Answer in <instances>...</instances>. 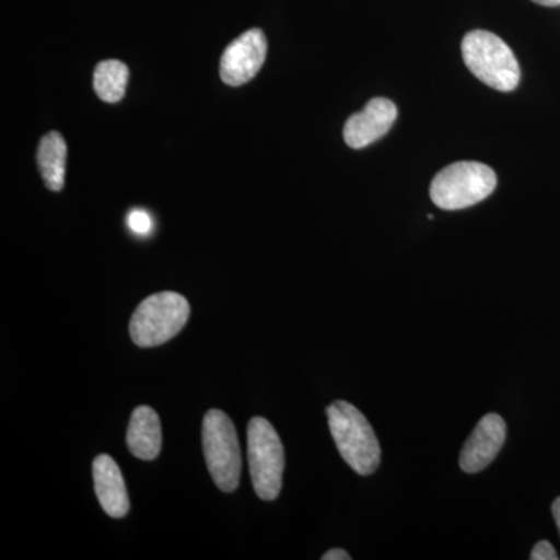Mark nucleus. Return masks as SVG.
<instances>
[{"instance_id": "nucleus-1", "label": "nucleus", "mask_w": 560, "mask_h": 560, "mask_svg": "<svg viewBox=\"0 0 560 560\" xmlns=\"http://www.w3.org/2000/svg\"><path fill=\"white\" fill-rule=\"evenodd\" d=\"M329 429L342 459L361 477L374 474L381 466V444L363 412L345 400L327 408Z\"/></svg>"}, {"instance_id": "nucleus-2", "label": "nucleus", "mask_w": 560, "mask_h": 560, "mask_svg": "<svg viewBox=\"0 0 560 560\" xmlns=\"http://www.w3.org/2000/svg\"><path fill=\"white\" fill-rule=\"evenodd\" d=\"M467 69L492 90L511 92L521 83V66L511 47L500 36L474 31L460 44Z\"/></svg>"}, {"instance_id": "nucleus-3", "label": "nucleus", "mask_w": 560, "mask_h": 560, "mask_svg": "<svg viewBox=\"0 0 560 560\" xmlns=\"http://www.w3.org/2000/svg\"><path fill=\"white\" fill-rule=\"evenodd\" d=\"M190 305L175 291H161L140 302L132 313L130 335L139 348H156L175 338L187 324Z\"/></svg>"}, {"instance_id": "nucleus-4", "label": "nucleus", "mask_w": 560, "mask_h": 560, "mask_svg": "<svg viewBox=\"0 0 560 560\" xmlns=\"http://www.w3.org/2000/svg\"><path fill=\"white\" fill-rule=\"evenodd\" d=\"M497 187V175L481 162H456L431 180L430 198L444 210H460L485 201Z\"/></svg>"}, {"instance_id": "nucleus-5", "label": "nucleus", "mask_w": 560, "mask_h": 560, "mask_svg": "<svg viewBox=\"0 0 560 560\" xmlns=\"http://www.w3.org/2000/svg\"><path fill=\"white\" fill-rule=\"evenodd\" d=\"M202 448L210 477L223 492H234L242 475L237 431L226 412L210 410L202 419Z\"/></svg>"}, {"instance_id": "nucleus-6", "label": "nucleus", "mask_w": 560, "mask_h": 560, "mask_svg": "<svg viewBox=\"0 0 560 560\" xmlns=\"http://www.w3.org/2000/svg\"><path fill=\"white\" fill-rule=\"evenodd\" d=\"M250 481L261 500L278 499L282 489L285 455L278 431L264 418L250 419L248 425Z\"/></svg>"}, {"instance_id": "nucleus-7", "label": "nucleus", "mask_w": 560, "mask_h": 560, "mask_svg": "<svg viewBox=\"0 0 560 560\" xmlns=\"http://www.w3.org/2000/svg\"><path fill=\"white\" fill-rule=\"evenodd\" d=\"M267 54V36L260 28H250L224 50L220 62L221 80L230 86H243L259 73Z\"/></svg>"}, {"instance_id": "nucleus-8", "label": "nucleus", "mask_w": 560, "mask_h": 560, "mask_svg": "<svg viewBox=\"0 0 560 560\" xmlns=\"http://www.w3.org/2000/svg\"><path fill=\"white\" fill-rule=\"evenodd\" d=\"M506 441V422L499 415H486L471 431L459 456L460 469L478 474L497 458Z\"/></svg>"}, {"instance_id": "nucleus-9", "label": "nucleus", "mask_w": 560, "mask_h": 560, "mask_svg": "<svg viewBox=\"0 0 560 560\" xmlns=\"http://www.w3.org/2000/svg\"><path fill=\"white\" fill-rule=\"evenodd\" d=\"M396 120L397 106L393 102L382 97L372 98L363 110L349 117L342 136L350 149H364L382 139Z\"/></svg>"}, {"instance_id": "nucleus-10", "label": "nucleus", "mask_w": 560, "mask_h": 560, "mask_svg": "<svg viewBox=\"0 0 560 560\" xmlns=\"http://www.w3.org/2000/svg\"><path fill=\"white\" fill-rule=\"evenodd\" d=\"M95 493L103 511L113 518H121L130 511L127 485L121 477L120 467L109 455H101L92 464Z\"/></svg>"}, {"instance_id": "nucleus-11", "label": "nucleus", "mask_w": 560, "mask_h": 560, "mask_svg": "<svg viewBox=\"0 0 560 560\" xmlns=\"http://www.w3.org/2000/svg\"><path fill=\"white\" fill-rule=\"evenodd\" d=\"M127 444L136 458L151 460L160 456L162 447L161 420L153 408L142 405L132 412Z\"/></svg>"}, {"instance_id": "nucleus-12", "label": "nucleus", "mask_w": 560, "mask_h": 560, "mask_svg": "<svg viewBox=\"0 0 560 560\" xmlns=\"http://www.w3.org/2000/svg\"><path fill=\"white\" fill-rule=\"evenodd\" d=\"M36 161L47 189L60 191L65 187L68 161V145L60 132L50 131L40 139Z\"/></svg>"}, {"instance_id": "nucleus-13", "label": "nucleus", "mask_w": 560, "mask_h": 560, "mask_svg": "<svg viewBox=\"0 0 560 560\" xmlns=\"http://www.w3.org/2000/svg\"><path fill=\"white\" fill-rule=\"evenodd\" d=\"M130 70L125 62L106 60L98 62L94 72V91L101 101L117 103L125 97Z\"/></svg>"}, {"instance_id": "nucleus-14", "label": "nucleus", "mask_w": 560, "mask_h": 560, "mask_svg": "<svg viewBox=\"0 0 560 560\" xmlns=\"http://www.w3.org/2000/svg\"><path fill=\"white\" fill-rule=\"evenodd\" d=\"M128 228L135 234L147 235L153 230V220L145 210L135 209L128 213Z\"/></svg>"}, {"instance_id": "nucleus-15", "label": "nucleus", "mask_w": 560, "mask_h": 560, "mask_svg": "<svg viewBox=\"0 0 560 560\" xmlns=\"http://www.w3.org/2000/svg\"><path fill=\"white\" fill-rule=\"evenodd\" d=\"M530 559L558 560L559 556L558 552H556L555 548H552L550 541L540 540L539 544H537L536 547L533 548V551H530Z\"/></svg>"}, {"instance_id": "nucleus-16", "label": "nucleus", "mask_w": 560, "mask_h": 560, "mask_svg": "<svg viewBox=\"0 0 560 560\" xmlns=\"http://www.w3.org/2000/svg\"><path fill=\"white\" fill-rule=\"evenodd\" d=\"M350 556L345 550H340V548H335V550L327 551L326 555L323 556V560H349Z\"/></svg>"}, {"instance_id": "nucleus-17", "label": "nucleus", "mask_w": 560, "mask_h": 560, "mask_svg": "<svg viewBox=\"0 0 560 560\" xmlns=\"http://www.w3.org/2000/svg\"><path fill=\"white\" fill-rule=\"evenodd\" d=\"M552 517H555L556 525H558L560 533V497L558 500H555V503H552Z\"/></svg>"}, {"instance_id": "nucleus-18", "label": "nucleus", "mask_w": 560, "mask_h": 560, "mask_svg": "<svg viewBox=\"0 0 560 560\" xmlns=\"http://www.w3.org/2000/svg\"><path fill=\"white\" fill-rule=\"evenodd\" d=\"M533 2L539 3L544 7H559L560 0H533Z\"/></svg>"}]
</instances>
